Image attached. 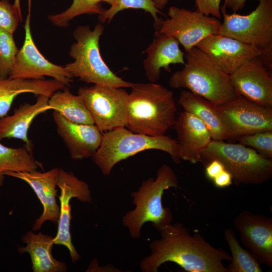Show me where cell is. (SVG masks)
<instances>
[{
  "label": "cell",
  "instance_id": "27",
  "mask_svg": "<svg viewBox=\"0 0 272 272\" xmlns=\"http://www.w3.org/2000/svg\"><path fill=\"white\" fill-rule=\"evenodd\" d=\"M224 237L231 252V262L226 267L227 272H262L260 263L255 257L240 245L234 230L226 228Z\"/></svg>",
  "mask_w": 272,
  "mask_h": 272
},
{
  "label": "cell",
  "instance_id": "40",
  "mask_svg": "<svg viewBox=\"0 0 272 272\" xmlns=\"http://www.w3.org/2000/svg\"><path fill=\"white\" fill-rule=\"evenodd\" d=\"M20 0H14V5L19 10L21 11V8H20Z\"/></svg>",
  "mask_w": 272,
  "mask_h": 272
},
{
  "label": "cell",
  "instance_id": "1",
  "mask_svg": "<svg viewBox=\"0 0 272 272\" xmlns=\"http://www.w3.org/2000/svg\"><path fill=\"white\" fill-rule=\"evenodd\" d=\"M161 237L150 244V254L140 264L143 272H157L166 262H173L189 272H227L223 262L231 256L217 248L198 233L191 235L180 222L170 224L159 231Z\"/></svg>",
  "mask_w": 272,
  "mask_h": 272
},
{
  "label": "cell",
  "instance_id": "36",
  "mask_svg": "<svg viewBox=\"0 0 272 272\" xmlns=\"http://www.w3.org/2000/svg\"><path fill=\"white\" fill-rule=\"evenodd\" d=\"M262 51L259 57L266 70L272 74V46Z\"/></svg>",
  "mask_w": 272,
  "mask_h": 272
},
{
  "label": "cell",
  "instance_id": "37",
  "mask_svg": "<svg viewBox=\"0 0 272 272\" xmlns=\"http://www.w3.org/2000/svg\"><path fill=\"white\" fill-rule=\"evenodd\" d=\"M247 0H224L223 5L226 8L230 9L233 13L243 9L245 5Z\"/></svg>",
  "mask_w": 272,
  "mask_h": 272
},
{
  "label": "cell",
  "instance_id": "41",
  "mask_svg": "<svg viewBox=\"0 0 272 272\" xmlns=\"http://www.w3.org/2000/svg\"><path fill=\"white\" fill-rule=\"evenodd\" d=\"M4 176V175H0V186H2L3 184Z\"/></svg>",
  "mask_w": 272,
  "mask_h": 272
},
{
  "label": "cell",
  "instance_id": "6",
  "mask_svg": "<svg viewBox=\"0 0 272 272\" xmlns=\"http://www.w3.org/2000/svg\"><path fill=\"white\" fill-rule=\"evenodd\" d=\"M104 26L97 24L93 30L86 26H79L73 35L76 42L71 46L69 54L74 59L65 65L74 77L87 83L116 88H131L133 83L123 80L109 69L103 59L99 41Z\"/></svg>",
  "mask_w": 272,
  "mask_h": 272
},
{
  "label": "cell",
  "instance_id": "2",
  "mask_svg": "<svg viewBox=\"0 0 272 272\" xmlns=\"http://www.w3.org/2000/svg\"><path fill=\"white\" fill-rule=\"evenodd\" d=\"M131 88L125 127L135 133L164 135L176 119L173 92L153 82L133 83Z\"/></svg>",
  "mask_w": 272,
  "mask_h": 272
},
{
  "label": "cell",
  "instance_id": "17",
  "mask_svg": "<svg viewBox=\"0 0 272 272\" xmlns=\"http://www.w3.org/2000/svg\"><path fill=\"white\" fill-rule=\"evenodd\" d=\"M52 116L58 135L62 139L73 160L91 158L102 142L101 131L95 124H81L72 122L58 111Z\"/></svg>",
  "mask_w": 272,
  "mask_h": 272
},
{
  "label": "cell",
  "instance_id": "28",
  "mask_svg": "<svg viewBox=\"0 0 272 272\" xmlns=\"http://www.w3.org/2000/svg\"><path fill=\"white\" fill-rule=\"evenodd\" d=\"M127 9H142L149 12L154 19L155 30L158 29L163 19L158 17V14H163L156 7L153 0H114L108 9L104 10L99 15V21L100 23L107 21L109 23L118 12Z\"/></svg>",
  "mask_w": 272,
  "mask_h": 272
},
{
  "label": "cell",
  "instance_id": "23",
  "mask_svg": "<svg viewBox=\"0 0 272 272\" xmlns=\"http://www.w3.org/2000/svg\"><path fill=\"white\" fill-rule=\"evenodd\" d=\"M53 237L39 232L26 233L22 238L26 246L19 247V253H28L31 258L34 272H64L67 271L65 263L56 260L52 255Z\"/></svg>",
  "mask_w": 272,
  "mask_h": 272
},
{
  "label": "cell",
  "instance_id": "5",
  "mask_svg": "<svg viewBox=\"0 0 272 272\" xmlns=\"http://www.w3.org/2000/svg\"><path fill=\"white\" fill-rule=\"evenodd\" d=\"M148 150L164 151L175 163L181 161L177 140L165 135L150 136L135 133L125 126L104 132L100 146L91 159L102 173L107 176L118 162Z\"/></svg>",
  "mask_w": 272,
  "mask_h": 272
},
{
  "label": "cell",
  "instance_id": "19",
  "mask_svg": "<svg viewBox=\"0 0 272 272\" xmlns=\"http://www.w3.org/2000/svg\"><path fill=\"white\" fill-rule=\"evenodd\" d=\"M173 127L180 159L192 164L200 162L201 152L212 140L206 125L194 115L184 111L175 119Z\"/></svg>",
  "mask_w": 272,
  "mask_h": 272
},
{
  "label": "cell",
  "instance_id": "39",
  "mask_svg": "<svg viewBox=\"0 0 272 272\" xmlns=\"http://www.w3.org/2000/svg\"><path fill=\"white\" fill-rule=\"evenodd\" d=\"M169 0H153L156 7L159 10L163 9Z\"/></svg>",
  "mask_w": 272,
  "mask_h": 272
},
{
  "label": "cell",
  "instance_id": "12",
  "mask_svg": "<svg viewBox=\"0 0 272 272\" xmlns=\"http://www.w3.org/2000/svg\"><path fill=\"white\" fill-rule=\"evenodd\" d=\"M29 13L24 25L25 39L16 56L9 78L20 79H42L44 76L53 78L65 86L73 82V77L64 67L48 61L37 48L32 36L30 28L31 2Z\"/></svg>",
  "mask_w": 272,
  "mask_h": 272
},
{
  "label": "cell",
  "instance_id": "13",
  "mask_svg": "<svg viewBox=\"0 0 272 272\" xmlns=\"http://www.w3.org/2000/svg\"><path fill=\"white\" fill-rule=\"evenodd\" d=\"M57 186L60 189L59 216L56 236L53 243L66 247L69 251L73 263L79 260L81 256L77 251L72 240L70 231L71 216V199L76 198L84 202L92 200L91 192L88 183L79 179L73 172L59 169Z\"/></svg>",
  "mask_w": 272,
  "mask_h": 272
},
{
  "label": "cell",
  "instance_id": "11",
  "mask_svg": "<svg viewBox=\"0 0 272 272\" xmlns=\"http://www.w3.org/2000/svg\"><path fill=\"white\" fill-rule=\"evenodd\" d=\"M228 139L272 130V108L257 104L239 96L217 107Z\"/></svg>",
  "mask_w": 272,
  "mask_h": 272
},
{
  "label": "cell",
  "instance_id": "34",
  "mask_svg": "<svg viewBox=\"0 0 272 272\" xmlns=\"http://www.w3.org/2000/svg\"><path fill=\"white\" fill-rule=\"evenodd\" d=\"M205 166L206 175L211 180H213L219 174L225 170L223 164L220 161L216 160L210 161Z\"/></svg>",
  "mask_w": 272,
  "mask_h": 272
},
{
  "label": "cell",
  "instance_id": "31",
  "mask_svg": "<svg viewBox=\"0 0 272 272\" xmlns=\"http://www.w3.org/2000/svg\"><path fill=\"white\" fill-rule=\"evenodd\" d=\"M239 144L249 146L268 159H272V130L242 135L236 139Z\"/></svg>",
  "mask_w": 272,
  "mask_h": 272
},
{
  "label": "cell",
  "instance_id": "33",
  "mask_svg": "<svg viewBox=\"0 0 272 272\" xmlns=\"http://www.w3.org/2000/svg\"><path fill=\"white\" fill-rule=\"evenodd\" d=\"M221 0H195L196 11L220 19L221 18Z\"/></svg>",
  "mask_w": 272,
  "mask_h": 272
},
{
  "label": "cell",
  "instance_id": "15",
  "mask_svg": "<svg viewBox=\"0 0 272 272\" xmlns=\"http://www.w3.org/2000/svg\"><path fill=\"white\" fill-rule=\"evenodd\" d=\"M240 240L257 260L272 267V219L244 210L234 220Z\"/></svg>",
  "mask_w": 272,
  "mask_h": 272
},
{
  "label": "cell",
  "instance_id": "18",
  "mask_svg": "<svg viewBox=\"0 0 272 272\" xmlns=\"http://www.w3.org/2000/svg\"><path fill=\"white\" fill-rule=\"evenodd\" d=\"M59 168H54L47 172L37 170L32 172L6 171L4 175L20 179L33 190L43 206V212L37 218L33 226V230H40L42 225L46 221L56 224L59 216V207L56 197L57 190V179Z\"/></svg>",
  "mask_w": 272,
  "mask_h": 272
},
{
  "label": "cell",
  "instance_id": "21",
  "mask_svg": "<svg viewBox=\"0 0 272 272\" xmlns=\"http://www.w3.org/2000/svg\"><path fill=\"white\" fill-rule=\"evenodd\" d=\"M49 98L44 95H37L35 103H25L15 109L13 114L0 118V140L6 138L20 139L25 143L26 148L31 152L28 129L37 115L51 110L48 104Z\"/></svg>",
  "mask_w": 272,
  "mask_h": 272
},
{
  "label": "cell",
  "instance_id": "30",
  "mask_svg": "<svg viewBox=\"0 0 272 272\" xmlns=\"http://www.w3.org/2000/svg\"><path fill=\"white\" fill-rule=\"evenodd\" d=\"M104 9L102 7L91 6L87 0H73L70 7L63 12L48 16L49 20L58 27H66L69 22L74 17L84 14L100 15Z\"/></svg>",
  "mask_w": 272,
  "mask_h": 272
},
{
  "label": "cell",
  "instance_id": "7",
  "mask_svg": "<svg viewBox=\"0 0 272 272\" xmlns=\"http://www.w3.org/2000/svg\"><path fill=\"white\" fill-rule=\"evenodd\" d=\"M201 163L220 161L238 184H260L272 176V160L240 144L212 140L201 153Z\"/></svg>",
  "mask_w": 272,
  "mask_h": 272
},
{
  "label": "cell",
  "instance_id": "4",
  "mask_svg": "<svg viewBox=\"0 0 272 272\" xmlns=\"http://www.w3.org/2000/svg\"><path fill=\"white\" fill-rule=\"evenodd\" d=\"M178 184L173 169L163 164L158 169L155 179L150 177L143 181L138 190L131 193L135 208L126 213L122 223L131 238H141L142 226L147 222H151L158 231L171 223L172 213L170 209L163 207L162 195L165 190L177 187Z\"/></svg>",
  "mask_w": 272,
  "mask_h": 272
},
{
  "label": "cell",
  "instance_id": "38",
  "mask_svg": "<svg viewBox=\"0 0 272 272\" xmlns=\"http://www.w3.org/2000/svg\"><path fill=\"white\" fill-rule=\"evenodd\" d=\"M89 4L95 7H101L100 3L101 2H105L111 6L114 3V0H87Z\"/></svg>",
  "mask_w": 272,
  "mask_h": 272
},
{
  "label": "cell",
  "instance_id": "25",
  "mask_svg": "<svg viewBox=\"0 0 272 272\" xmlns=\"http://www.w3.org/2000/svg\"><path fill=\"white\" fill-rule=\"evenodd\" d=\"M50 109L60 113L70 121L81 124H94L93 119L82 97L67 88L55 92L48 102Z\"/></svg>",
  "mask_w": 272,
  "mask_h": 272
},
{
  "label": "cell",
  "instance_id": "8",
  "mask_svg": "<svg viewBox=\"0 0 272 272\" xmlns=\"http://www.w3.org/2000/svg\"><path fill=\"white\" fill-rule=\"evenodd\" d=\"M255 9L246 15L227 13L220 7L223 22L219 34L263 50L272 46V0H257Z\"/></svg>",
  "mask_w": 272,
  "mask_h": 272
},
{
  "label": "cell",
  "instance_id": "9",
  "mask_svg": "<svg viewBox=\"0 0 272 272\" xmlns=\"http://www.w3.org/2000/svg\"><path fill=\"white\" fill-rule=\"evenodd\" d=\"M78 95L101 132L126 126L128 93L123 88L94 85L80 87Z\"/></svg>",
  "mask_w": 272,
  "mask_h": 272
},
{
  "label": "cell",
  "instance_id": "16",
  "mask_svg": "<svg viewBox=\"0 0 272 272\" xmlns=\"http://www.w3.org/2000/svg\"><path fill=\"white\" fill-rule=\"evenodd\" d=\"M230 75L247 60L259 56L263 51L251 45L220 34L209 35L196 46Z\"/></svg>",
  "mask_w": 272,
  "mask_h": 272
},
{
  "label": "cell",
  "instance_id": "26",
  "mask_svg": "<svg viewBox=\"0 0 272 272\" xmlns=\"http://www.w3.org/2000/svg\"><path fill=\"white\" fill-rule=\"evenodd\" d=\"M42 166L26 147L10 148L0 143V175L6 171L32 172Z\"/></svg>",
  "mask_w": 272,
  "mask_h": 272
},
{
  "label": "cell",
  "instance_id": "35",
  "mask_svg": "<svg viewBox=\"0 0 272 272\" xmlns=\"http://www.w3.org/2000/svg\"><path fill=\"white\" fill-rule=\"evenodd\" d=\"M212 181L216 187L224 188L232 184V178L231 175L227 170H224Z\"/></svg>",
  "mask_w": 272,
  "mask_h": 272
},
{
  "label": "cell",
  "instance_id": "20",
  "mask_svg": "<svg viewBox=\"0 0 272 272\" xmlns=\"http://www.w3.org/2000/svg\"><path fill=\"white\" fill-rule=\"evenodd\" d=\"M145 52L147 56L144 60L145 75L150 82L155 83L160 77L161 70L171 72V64H184L185 53L174 38L155 31V38Z\"/></svg>",
  "mask_w": 272,
  "mask_h": 272
},
{
  "label": "cell",
  "instance_id": "32",
  "mask_svg": "<svg viewBox=\"0 0 272 272\" xmlns=\"http://www.w3.org/2000/svg\"><path fill=\"white\" fill-rule=\"evenodd\" d=\"M21 11L9 0H0V27L13 34L20 22H22Z\"/></svg>",
  "mask_w": 272,
  "mask_h": 272
},
{
  "label": "cell",
  "instance_id": "10",
  "mask_svg": "<svg viewBox=\"0 0 272 272\" xmlns=\"http://www.w3.org/2000/svg\"><path fill=\"white\" fill-rule=\"evenodd\" d=\"M168 15L170 18L162 19L155 31L176 39L186 52L206 37L220 33L222 23L220 21L197 11L171 6Z\"/></svg>",
  "mask_w": 272,
  "mask_h": 272
},
{
  "label": "cell",
  "instance_id": "3",
  "mask_svg": "<svg viewBox=\"0 0 272 272\" xmlns=\"http://www.w3.org/2000/svg\"><path fill=\"white\" fill-rule=\"evenodd\" d=\"M184 58L183 68L170 78L171 87L187 89L216 107L239 96L231 83L229 75L199 48L193 47L186 52Z\"/></svg>",
  "mask_w": 272,
  "mask_h": 272
},
{
  "label": "cell",
  "instance_id": "24",
  "mask_svg": "<svg viewBox=\"0 0 272 272\" xmlns=\"http://www.w3.org/2000/svg\"><path fill=\"white\" fill-rule=\"evenodd\" d=\"M178 103L184 111L195 116L206 125L213 140H227L217 107L210 101L189 90H183L180 94Z\"/></svg>",
  "mask_w": 272,
  "mask_h": 272
},
{
  "label": "cell",
  "instance_id": "14",
  "mask_svg": "<svg viewBox=\"0 0 272 272\" xmlns=\"http://www.w3.org/2000/svg\"><path fill=\"white\" fill-rule=\"evenodd\" d=\"M237 93L260 106L272 108V74L259 56L242 64L229 75Z\"/></svg>",
  "mask_w": 272,
  "mask_h": 272
},
{
  "label": "cell",
  "instance_id": "22",
  "mask_svg": "<svg viewBox=\"0 0 272 272\" xmlns=\"http://www.w3.org/2000/svg\"><path fill=\"white\" fill-rule=\"evenodd\" d=\"M65 85L55 80L20 79L0 78V118L7 115L13 101L19 95L30 93L50 98Z\"/></svg>",
  "mask_w": 272,
  "mask_h": 272
},
{
  "label": "cell",
  "instance_id": "29",
  "mask_svg": "<svg viewBox=\"0 0 272 272\" xmlns=\"http://www.w3.org/2000/svg\"><path fill=\"white\" fill-rule=\"evenodd\" d=\"M12 33L0 27V78H7L19 52Z\"/></svg>",
  "mask_w": 272,
  "mask_h": 272
}]
</instances>
